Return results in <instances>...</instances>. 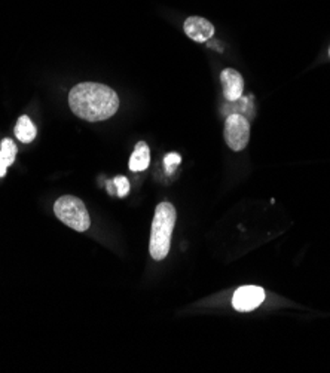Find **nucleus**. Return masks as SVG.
Segmentation results:
<instances>
[{"instance_id":"nucleus-1","label":"nucleus","mask_w":330,"mask_h":373,"mask_svg":"<svg viewBox=\"0 0 330 373\" xmlns=\"http://www.w3.org/2000/svg\"><path fill=\"white\" fill-rule=\"evenodd\" d=\"M69 106L78 118L88 122H100L112 118L118 112L119 97L108 85L82 82L72 88Z\"/></svg>"},{"instance_id":"nucleus-2","label":"nucleus","mask_w":330,"mask_h":373,"mask_svg":"<svg viewBox=\"0 0 330 373\" xmlns=\"http://www.w3.org/2000/svg\"><path fill=\"white\" fill-rule=\"evenodd\" d=\"M176 219L177 213L173 204H170V202L158 204L152 222L151 244H149V251H151V256L155 260H163L167 258L170 246H172Z\"/></svg>"},{"instance_id":"nucleus-3","label":"nucleus","mask_w":330,"mask_h":373,"mask_svg":"<svg viewBox=\"0 0 330 373\" xmlns=\"http://www.w3.org/2000/svg\"><path fill=\"white\" fill-rule=\"evenodd\" d=\"M54 213L58 220L78 232L88 231L91 226L90 213L83 201L76 197L65 195L58 198L54 204Z\"/></svg>"},{"instance_id":"nucleus-4","label":"nucleus","mask_w":330,"mask_h":373,"mask_svg":"<svg viewBox=\"0 0 330 373\" xmlns=\"http://www.w3.org/2000/svg\"><path fill=\"white\" fill-rule=\"evenodd\" d=\"M225 140L233 152L246 149L250 140V122L244 115L232 113L225 122Z\"/></svg>"},{"instance_id":"nucleus-5","label":"nucleus","mask_w":330,"mask_h":373,"mask_svg":"<svg viewBox=\"0 0 330 373\" xmlns=\"http://www.w3.org/2000/svg\"><path fill=\"white\" fill-rule=\"evenodd\" d=\"M265 301V290L259 285H242L233 295L232 306L237 311L247 313L256 310Z\"/></svg>"},{"instance_id":"nucleus-6","label":"nucleus","mask_w":330,"mask_h":373,"mask_svg":"<svg viewBox=\"0 0 330 373\" xmlns=\"http://www.w3.org/2000/svg\"><path fill=\"white\" fill-rule=\"evenodd\" d=\"M185 33L195 42H207L215 36V26H213L208 19L202 17H189L185 21Z\"/></svg>"},{"instance_id":"nucleus-7","label":"nucleus","mask_w":330,"mask_h":373,"mask_svg":"<svg viewBox=\"0 0 330 373\" xmlns=\"http://www.w3.org/2000/svg\"><path fill=\"white\" fill-rule=\"evenodd\" d=\"M220 81L223 85V94H225L226 100L233 103L242 97L244 79L237 70L225 69L220 74Z\"/></svg>"},{"instance_id":"nucleus-8","label":"nucleus","mask_w":330,"mask_h":373,"mask_svg":"<svg viewBox=\"0 0 330 373\" xmlns=\"http://www.w3.org/2000/svg\"><path fill=\"white\" fill-rule=\"evenodd\" d=\"M149 164H151V151H149V146L145 142L137 143L130 159V169L134 173L145 172Z\"/></svg>"},{"instance_id":"nucleus-9","label":"nucleus","mask_w":330,"mask_h":373,"mask_svg":"<svg viewBox=\"0 0 330 373\" xmlns=\"http://www.w3.org/2000/svg\"><path fill=\"white\" fill-rule=\"evenodd\" d=\"M15 135L21 143H31L36 137V126L30 121L28 116L23 115L15 125Z\"/></svg>"},{"instance_id":"nucleus-10","label":"nucleus","mask_w":330,"mask_h":373,"mask_svg":"<svg viewBox=\"0 0 330 373\" xmlns=\"http://www.w3.org/2000/svg\"><path fill=\"white\" fill-rule=\"evenodd\" d=\"M17 156V144L10 140V138H3L2 144H0V163L6 167L13 165Z\"/></svg>"},{"instance_id":"nucleus-11","label":"nucleus","mask_w":330,"mask_h":373,"mask_svg":"<svg viewBox=\"0 0 330 373\" xmlns=\"http://www.w3.org/2000/svg\"><path fill=\"white\" fill-rule=\"evenodd\" d=\"M113 186H115V194L118 195L119 198H125L126 195L130 194V182L129 179L124 177V176H119V177H115L113 179Z\"/></svg>"},{"instance_id":"nucleus-12","label":"nucleus","mask_w":330,"mask_h":373,"mask_svg":"<svg viewBox=\"0 0 330 373\" xmlns=\"http://www.w3.org/2000/svg\"><path fill=\"white\" fill-rule=\"evenodd\" d=\"M180 161H182V158H180L179 154H168L165 158H164V164H165V168H167V174L172 176L174 173V167L180 164Z\"/></svg>"},{"instance_id":"nucleus-13","label":"nucleus","mask_w":330,"mask_h":373,"mask_svg":"<svg viewBox=\"0 0 330 373\" xmlns=\"http://www.w3.org/2000/svg\"><path fill=\"white\" fill-rule=\"evenodd\" d=\"M6 169H8V167L5 164L0 163V177H3L6 174Z\"/></svg>"},{"instance_id":"nucleus-14","label":"nucleus","mask_w":330,"mask_h":373,"mask_svg":"<svg viewBox=\"0 0 330 373\" xmlns=\"http://www.w3.org/2000/svg\"><path fill=\"white\" fill-rule=\"evenodd\" d=\"M329 57H330V48H329Z\"/></svg>"}]
</instances>
